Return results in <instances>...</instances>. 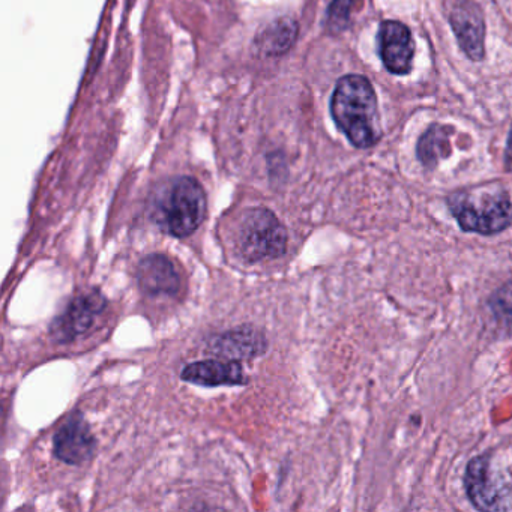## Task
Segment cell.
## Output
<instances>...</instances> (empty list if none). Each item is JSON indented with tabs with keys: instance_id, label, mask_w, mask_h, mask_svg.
Returning a JSON list of instances; mask_svg holds the SVG:
<instances>
[{
	"instance_id": "cell-1",
	"label": "cell",
	"mask_w": 512,
	"mask_h": 512,
	"mask_svg": "<svg viewBox=\"0 0 512 512\" xmlns=\"http://www.w3.org/2000/svg\"><path fill=\"white\" fill-rule=\"evenodd\" d=\"M331 115L355 148H371L382 137L376 92L365 77L350 74L338 80L331 98Z\"/></svg>"
},
{
	"instance_id": "cell-2",
	"label": "cell",
	"mask_w": 512,
	"mask_h": 512,
	"mask_svg": "<svg viewBox=\"0 0 512 512\" xmlns=\"http://www.w3.org/2000/svg\"><path fill=\"white\" fill-rule=\"evenodd\" d=\"M449 212L463 232L493 236L512 224V202L502 188L457 191L446 199Z\"/></svg>"
},
{
	"instance_id": "cell-3",
	"label": "cell",
	"mask_w": 512,
	"mask_h": 512,
	"mask_svg": "<svg viewBox=\"0 0 512 512\" xmlns=\"http://www.w3.org/2000/svg\"><path fill=\"white\" fill-rule=\"evenodd\" d=\"M206 196L202 185L190 176L173 179L155 202L154 220L163 232L185 238L205 220Z\"/></svg>"
},
{
	"instance_id": "cell-4",
	"label": "cell",
	"mask_w": 512,
	"mask_h": 512,
	"mask_svg": "<svg viewBox=\"0 0 512 512\" xmlns=\"http://www.w3.org/2000/svg\"><path fill=\"white\" fill-rule=\"evenodd\" d=\"M236 247L239 256L250 263L277 259L286 253L287 232L274 212L265 208L250 209L239 223Z\"/></svg>"
},
{
	"instance_id": "cell-5",
	"label": "cell",
	"mask_w": 512,
	"mask_h": 512,
	"mask_svg": "<svg viewBox=\"0 0 512 512\" xmlns=\"http://www.w3.org/2000/svg\"><path fill=\"white\" fill-rule=\"evenodd\" d=\"M106 308V299L98 290L83 293L71 301L67 310L53 322L50 328L53 340L65 344L79 338L94 326L97 317Z\"/></svg>"
},
{
	"instance_id": "cell-6",
	"label": "cell",
	"mask_w": 512,
	"mask_h": 512,
	"mask_svg": "<svg viewBox=\"0 0 512 512\" xmlns=\"http://www.w3.org/2000/svg\"><path fill=\"white\" fill-rule=\"evenodd\" d=\"M449 23L467 58L481 62L485 56V20L479 5L472 0H457L449 13Z\"/></svg>"
},
{
	"instance_id": "cell-7",
	"label": "cell",
	"mask_w": 512,
	"mask_h": 512,
	"mask_svg": "<svg viewBox=\"0 0 512 512\" xmlns=\"http://www.w3.org/2000/svg\"><path fill=\"white\" fill-rule=\"evenodd\" d=\"M463 484L467 499L478 511L506 509L503 490L491 473L490 454L476 455L467 463Z\"/></svg>"
},
{
	"instance_id": "cell-8",
	"label": "cell",
	"mask_w": 512,
	"mask_h": 512,
	"mask_svg": "<svg viewBox=\"0 0 512 512\" xmlns=\"http://www.w3.org/2000/svg\"><path fill=\"white\" fill-rule=\"evenodd\" d=\"M379 53L383 65L395 76H406L412 70L415 43L409 28L403 23L388 20L380 25Z\"/></svg>"
},
{
	"instance_id": "cell-9",
	"label": "cell",
	"mask_w": 512,
	"mask_h": 512,
	"mask_svg": "<svg viewBox=\"0 0 512 512\" xmlns=\"http://www.w3.org/2000/svg\"><path fill=\"white\" fill-rule=\"evenodd\" d=\"M55 455L67 464L85 463L95 451V439L88 422L82 415L74 413L59 428L53 442Z\"/></svg>"
},
{
	"instance_id": "cell-10",
	"label": "cell",
	"mask_w": 512,
	"mask_h": 512,
	"mask_svg": "<svg viewBox=\"0 0 512 512\" xmlns=\"http://www.w3.org/2000/svg\"><path fill=\"white\" fill-rule=\"evenodd\" d=\"M140 287L152 296L175 295L181 289V277L169 257L151 254L140 262L137 269Z\"/></svg>"
},
{
	"instance_id": "cell-11",
	"label": "cell",
	"mask_w": 512,
	"mask_h": 512,
	"mask_svg": "<svg viewBox=\"0 0 512 512\" xmlns=\"http://www.w3.org/2000/svg\"><path fill=\"white\" fill-rule=\"evenodd\" d=\"M182 379L185 382L194 383L200 386H235L247 383L241 365L236 361H208L194 362L187 365L182 371Z\"/></svg>"
},
{
	"instance_id": "cell-12",
	"label": "cell",
	"mask_w": 512,
	"mask_h": 512,
	"mask_svg": "<svg viewBox=\"0 0 512 512\" xmlns=\"http://www.w3.org/2000/svg\"><path fill=\"white\" fill-rule=\"evenodd\" d=\"M211 349L221 358L230 359V361L256 358L265 353L266 338L257 329L245 326V328L233 329L215 337L211 343Z\"/></svg>"
},
{
	"instance_id": "cell-13",
	"label": "cell",
	"mask_w": 512,
	"mask_h": 512,
	"mask_svg": "<svg viewBox=\"0 0 512 512\" xmlns=\"http://www.w3.org/2000/svg\"><path fill=\"white\" fill-rule=\"evenodd\" d=\"M451 133V127L434 124L422 134L416 154H418L419 161L425 169H436L440 160L449 157V154H451V142H449Z\"/></svg>"
},
{
	"instance_id": "cell-14",
	"label": "cell",
	"mask_w": 512,
	"mask_h": 512,
	"mask_svg": "<svg viewBox=\"0 0 512 512\" xmlns=\"http://www.w3.org/2000/svg\"><path fill=\"white\" fill-rule=\"evenodd\" d=\"M298 37V25L292 19L275 20L263 29L257 38V46L266 56H280L290 50Z\"/></svg>"
},
{
	"instance_id": "cell-15",
	"label": "cell",
	"mask_w": 512,
	"mask_h": 512,
	"mask_svg": "<svg viewBox=\"0 0 512 512\" xmlns=\"http://www.w3.org/2000/svg\"><path fill=\"white\" fill-rule=\"evenodd\" d=\"M487 307L499 331L512 332V280L506 281L491 293Z\"/></svg>"
},
{
	"instance_id": "cell-16",
	"label": "cell",
	"mask_w": 512,
	"mask_h": 512,
	"mask_svg": "<svg viewBox=\"0 0 512 512\" xmlns=\"http://www.w3.org/2000/svg\"><path fill=\"white\" fill-rule=\"evenodd\" d=\"M362 0H332L326 16V26L332 34H340L349 28L352 14L358 10Z\"/></svg>"
},
{
	"instance_id": "cell-17",
	"label": "cell",
	"mask_w": 512,
	"mask_h": 512,
	"mask_svg": "<svg viewBox=\"0 0 512 512\" xmlns=\"http://www.w3.org/2000/svg\"><path fill=\"white\" fill-rule=\"evenodd\" d=\"M505 166L508 172H512V128L511 133H509L508 143H506Z\"/></svg>"
}]
</instances>
